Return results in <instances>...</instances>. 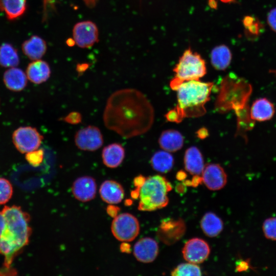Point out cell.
<instances>
[{
	"label": "cell",
	"mask_w": 276,
	"mask_h": 276,
	"mask_svg": "<svg viewBox=\"0 0 276 276\" xmlns=\"http://www.w3.org/2000/svg\"><path fill=\"white\" fill-rule=\"evenodd\" d=\"M103 119L108 129L129 139L150 129L154 121V110L141 91L133 88L121 89L107 99Z\"/></svg>",
	"instance_id": "cell-1"
},
{
	"label": "cell",
	"mask_w": 276,
	"mask_h": 276,
	"mask_svg": "<svg viewBox=\"0 0 276 276\" xmlns=\"http://www.w3.org/2000/svg\"><path fill=\"white\" fill-rule=\"evenodd\" d=\"M5 225L0 236V254L8 268L16 254L29 243L31 228L29 215L20 207L5 206L1 212Z\"/></svg>",
	"instance_id": "cell-2"
},
{
	"label": "cell",
	"mask_w": 276,
	"mask_h": 276,
	"mask_svg": "<svg viewBox=\"0 0 276 276\" xmlns=\"http://www.w3.org/2000/svg\"><path fill=\"white\" fill-rule=\"evenodd\" d=\"M212 82L192 80L181 83L177 91V105L166 117L169 121L180 122L185 118L203 116L206 110L204 105L209 101Z\"/></svg>",
	"instance_id": "cell-3"
},
{
	"label": "cell",
	"mask_w": 276,
	"mask_h": 276,
	"mask_svg": "<svg viewBox=\"0 0 276 276\" xmlns=\"http://www.w3.org/2000/svg\"><path fill=\"white\" fill-rule=\"evenodd\" d=\"M171 189V184L161 175L147 177L139 189L138 209L152 211L166 206L169 201L167 194Z\"/></svg>",
	"instance_id": "cell-4"
},
{
	"label": "cell",
	"mask_w": 276,
	"mask_h": 276,
	"mask_svg": "<svg viewBox=\"0 0 276 276\" xmlns=\"http://www.w3.org/2000/svg\"><path fill=\"white\" fill-rule=\"evenodd\" d=\"M174 78L171 80L170 86L175 89L181 83L192 80H199L206 73L205 62L196 52L189 49L180 57L173 69Z\"/></svg>",
	"instance_id": "cell-5"
},
{
	"label": "cell",
	"mask_w": 276,
	"mask_h": 276,
	"mask_svg": "<svg viewBox=\"0 0 276 276\" xmlns=\"http://www.w3.org/2000/svg\"><path fill=\"white\" fill-rule=\"evenodd\" d=\"M113 236L119 241H133L140 232L139 222L135 217L129 213H123L116 216L111 226Z\"/></svg>",
	"instance_id": "cell-6"
},
{
	"label": "cell",
	"mask_w": 276,
	"mask_h": 276,
	"mask_svg": "<svg viewBox=\"0 0 276 276\" xmlns=\"http://www.w3.org/2000/svg\"><path fill=\"white\" fill-rule=\"evenodd\" d=\"M43 138L36 128L30 126L20 127L12 134L13 144L21 153H27L38 149Z\"/></svg>",
	"instance_id": "cell-7"
},
{
	"label": "cell",
	"mask_w": 276,
	"mask_h": 276,
	"mask_svg": "<svg viewBox=\"0 0 276 276\" xmlns=\"http://www.w3.org/2000/svg\"><path fill=\"white\" fill-rule=\"evenodd\" d=\"M75 143L80 150L94 151L103 144V137L99 128L93 125L79 130L75 135Z\"/></svg>",
	"instance_id": "cell-8"
},
{
	"label": "cell",
	"mask_w": 276,
	"mask_h": 276,
	"mask_svg": "<svg viewBox=\"0 0 276 276\" xmlns=\"http://www.w3.org/2000/svg\"><path fill=\"white\" fill-rule=\"evenodd\" d=\"M74 43L79 47L88 48L98 40L97 26L91 21H84L76 24L73 28Z\"/></svg>",
	"instance_id": "cell-9"
},
{
	"label": "cell",
	"mask_w": 276,
	"mask_h": 276,
	"mask_svg": "<svg viewBox=\"0 0 276 276\" xmlns=\"http://www.w3.org/2000/svg\"><path fill=\"white\" fill-rule=\"evenodd\" d=\"M182 252L187 261L199 264L208 258L210 253V248L208 243L203 239L194 238L186 243Z\"/></svg>",
	"instance_id": "cell-10"
},
{
	"label": "cell",
	"mask_w": 276,
	"mask_h": 276,
	"mask_svg": "<svg viewBox=\"0 0 276 276\" xmlns=\"http://www.w3.org/2000/svg\"><path fill=\"white\" fill-rule=\"evenodd\" d=\"M201 175L202 181L211 190H220L227 182V175L224 169L217 164H209L204 166Z\"/></svg>",
	"instance_id": "cell-11"
},
{
	"label": "cell",
	"mask_w": 276,
	"mask_h": 276,
	"mask_svg": "<svg viewBox=\"0 0 276 276\" xmlns=\"http://www.w3.org/2000/svg\"><path fill=\"white\" fill-rule=\"evenodd\" d=\"M72 191L75 198L79 201H89L93 199L96 195V181L89 176L79 177L73 182Z\"/></svg>",
	"instance_id": "cell-12"
},
{
	"label": "cell",
	"mask_w": 276,
	"mask_h": 276,
	"mask_svg": "<svg viewBox=\"0 0 276 276\" xmlns=\"http://www.w3.org/2000/svg\"><path fill=\"white\" fill-rule=\"evenodd\" d=\"M158 245L153 239L145 237L139 240L134 246L133 254L139 261L148 263L153 262L158 254Z\"/></svg>",
	"instance_id": "cell-13"
},
{
	"label": "cell",
	"mask_w": 276,
	"mask_h": 276,
	"mask_svg": "<svg viewBox=\"0 0 276 276\" xmlns=\"http://www.w3.org/2000/svg\"><path fill=\"white\" fill-rule=\"evenodd\" d=\"M51 68L49 64L41 59L33 60L26 69L28 79L31 82L39 84L47 81L51 75Z\"/></svg>",
	"instance_id": "cell-14"
},
{
	"label": "cell",
	"mask_w": 276,
	"mask_h": 276,
	"mask_svg": "<svg viewBox=\"0 0 276 276\" xmlns=\"http://www.w3.org/2000/svg\"><path fill=\"white\" fill-rule=\"evenodd\" d=\"M99 193L102 199L110 204L120 203L124 196L122 186L112 180L104 181L100 186Z\"/></svg>",
	"instance_id": "cell-15"
},
{
	"label": "cell",
	"mask_w": 276,
	"mask_h": 276,
	"mask_svg": "<svg viewBox=\"0 0 276 276\" xmlns=\"http://www.w3.org/2000/svg\"><path fill=\"white\" fill-rule=\"evenodd\" d=\"M47 49L44 40L37 35H32L21 45L23 53L32 61L40 59L45 54Z\"/></svg>",
	"instance_id": "cell-16"
},
{
	"label": "cell",
	"mask_w": 276,
	"mask_h": 276,
	"mask_svg": "<svg viewBox=\"0 0 276 276\" xmlns=\"http://www.w3.org/2000/svg\"><path fill=\"white\" fill-rule=\"evenodd\" d=\"M184 165L186 170L192 175L199 176L204 167L202 153L196 146L188 148L184 155Z\"/></svg>",
	"instance_id": "cell-17"
},
{
	"label": "cell",
	"mask_w": 276,
	"mask_h": 276,
	"mask_svg": "<svg viewBox=\"0 0 276 276\" xmlns=\"http://www.w3.org/2000/svg\"><path fill=\"white\" fill-rule=\"evenodd\" d=\"M275 112L273 104L267 98L257 99L252 103L250 110V118L259 122L270 120Z\"/></svg>",
	"instance_id": "cell-18"
},
{
	"label": "cell",
	"mask_w": 276,
	"mask_h": 276,
	"mask_svg": "<svg viewBox=\"0 0 276 276\" xmlns=\"http://www.w3.org/2000/svg\"><path fill=\"white\" fill-rule=\"evenodd\" d=\"M27 79L26 74L16 67L9 68L3 76V81L6 87L13 91L23 90L27 84Z\"/></svg>",
	"instance_id": "cell-19"
},
{
	"label": "cell",
	"mask_w": 276,
	"mask_h": 276,
	"mask_svg": "<svg viewBox=\"0 0 276 276\" xmlns=\"http://www.w3.org/2000/svg\"><path fill=\"white\" fill-rule=\"evenodd\" d=\"M125 150L119 143L105 146L102 152L103 164L107 167L114 168L121 165L125 157Z\"/></svg>",
	"instance_id": "cell-20"
},
{
	"label": "cell",
	"mask_w": 276,
	"mask_h": 276,
	"mask_svg": "<svg viewBox=\"0 0 276 276\" xmlns=\"http://www.w3.org/2000/svg\"><path fill=\"white\" fill-rule=\"evenodd\" d=\"M183 137L180 132L174 129L164 130L160 135L159 145L162 149L169 152L180 150L183 146Z\"/></svg>",
	"instance_id": "cell-21"
},
{
	"label": "cell",
	"mask_w": 276,
	"mask_h": 276,
	"mask_svg": "<svg viewBox=\"0 0 276 276\" xmlns=\"http://www.w3.org/2000/svg\"><path fill=\"white\" fill-rule=\"evenodd\" d=\"M27 0H0V11L10 20L21 17L26 12Z\"/></svg>",
	"instance_id": "cell-22"
},
{
	"label": "cell",
	"mask_w": 276,
	"mask_h": 276,
	"mask_svg": "<svg viewBox=\"0 0 276 276\" xmlns=\"http://www.w3.org/2000/svg\"><path fill=\"white\" fill-rule=\"evenodd\" d=\"M200 226L206 236L214 237L221 232L223 224L222 220L215 214L208 212L202 218Z\"/></svg>",
	"instance_id": "cell-23"
},
{
	"label": "cell",
	"mask_w": 276,
	"mask_h": 276,
	"mask_svg": "<svg viewBox=\"0 0 276 276\" xmlns=\"http://www.w3.org/2000/svg\"><path fill=\"white\" fill-rule=\"evenodd\" d=\"M174 161L173 157L169 152L164 150H159L152 155L151 165L155 171L167 173L172 169Z\"/></svg>",
	"instance_id": "cell-24"
},
{
	"label": "cell",
	"mask_w": 276,
	"mask_h": 276,
	"mask_svg": "<svg viewBox=\"0 0 276 276\" xmlns=\"http://www.w3.org/2000/svg\"><path fill=\"white\" fill-rule=\"evenodd\" d=\"M232 60V54L229 49L222 45L215 48L211 56V63L218 70H224L229 65Z\"/></svg>",
	"instance_id": "cell-25"
},
{
	"label": "cell",
	"mask_w": 276,
	"mask_h": 276,
	"mask_svg": "<svg viewBox=\"0 0 276 276\" xmlns=\"http://www.w3.org/2000/svg\"><path fill=\"white\" fill-rule=\"evenodd\" d=\"M19 63L17 49L10 43L0 45V65L4 67H16Z\"/></svg>",
	"instance_id": "cell-26"
},
{
	"label": "cell",
	"mask_w": 276,
	"mask_h": 276,
	"mask_svg": "<svg viewBox=\"0 0 276 276\" xmlns=\"http://www.w3.org/2000/svg\"><path fill=\"white\" fill-rule=\"evenodd\" d=\"M171 274L173 276L200 275L201 271L196 264L189 262L178 265Z\"/></svg>",
	"instance_id": "cell-27"
},
{
	"label": "cell",
	"mask_w": 276,
	"mask_h": 276,
	"mask_svg": "<svg viewBox=\"0 0 276 276\" xmlns=\"http://www.w3.org/2000/svg\"><path fill=\"white\" fill-rule=\"evenodd\" d=\"M12 193L13 188L10 181L0 177V204L7 202L11 199Z\"/></svg>",
	"instance_id": "cell-28"
},
{
	"label": "cell",
	"mask_w": 276,
	"mask_h": 276,
	"mask_svg": "<svg viewBox=\"0 0 276 276\" xmlns=\"http://www.w3.org/2000/svg\"><path fill=\"white\" fill-rule=\"evenodd\" d=\"M262 230L267 239L276 240V217H271L265 220L262 225Z\"/></svg>",
	"instance_id": "cell-29"
},
{
	"label": "cell",
	"mask_w": 276,
	"mask_h": 276,
	"mask_svg": "<svg viewBox=\"0 0 276 276\" xmlns=\"http://www.w3.org/2000/svg\"><path fill=\"white\" fill-rule=\"evenodd\" d=\"M43 151L41 149L36 150L26 153V158L28 162L34 166H38L42 161Z\"/></svg>",
	"instance_id": "cell-30"
},
{
	"label": "cell",
	"mask_w": 276,
	"mask_h": 276,
	"mask_svg": "<svg viewBox=\"0 0 276 276\" xmlns=\"http://www.w3.org/2000/svg\"><path fill=\"white\" fill-rule=\"evenodd\" d=\"M243 24L246 29L251 34L257 35L260 31L259 23L251 16H246L243 19Z\"/></svg>",
	"instance_id": "cell-31"
},
{
	"label": "cell",
	"mask_w": 276,
	"mask_h": 276,
	"mask_svg": "<svg viewBox=\"0 0 276 276\" xmlns=\"http://www.w3.org/2000/svg\"><path fill=\"white\" fill-rule=\"evenodd\" d=\"M64 122L75 125L80 123L82 121L81 114L78 112H71L69 113L66 116L62 119Z\"/></svg>",
	"instance_id": "cell-32"
},
{
	"label": "cell",
	"mask_w": 276,
	"mask_h": 276,
	"mask_svg": "<svg viewBox=\"0 0 276 276\" xmlns=\"http://www.w3.org/2000/svg\"><path fill=\"white\" fill-rule=\"evenodd\" d=\"M267 21L271 29L276 32V7L269 12L267 16Z\"/></svg>",
	"instance_id": "cell-33"
},
{
	"label": "cell",
	"mask_w": 276,
	"mask_h": 276,
	"mask_svg": "<svg viewBox=\"0 0 276 276\" xmlns=\"http://www.w3.org/2000/svg\"><path fill=\"white\" fill-rule=\"evenodd\" d=\"M120 209L117 206L110 205L106 209L107 212L111 217L114 218L117 216Z\"/></svg>",
	"instance_id": "cell-34"
},
{
	"label": "cell",
	"mask_w": 276,
	"mask_h": 276,
	"mask_svg": "<svg viewBox=\"0 0 276 276\" xmlns=\"http://www.w3.org/2000/svg\"><path fill=\"white\" fill-rule=\"evenodd\" d=\"M145 179L146 178L142 175H139L136 177L133 180L134 186L137 187V188H140L145 181Z\"/></svg>",
	"instance_id": "cell-35"
},
{
	"label": "cell",
	"mask_w": 276,
	"mask_h": 276,
	"mask_svg": "<svg viewBox=\"0 0 276 276\" xmlns=\"http://www.w3.org/2000/svg\"><path fill=\"white\" fill-rule=\"evenodd\" d=\"M120 249L122 252L129 253L130 252V246L127 243H124L121 245Z\"/></svg>",
	"instance_id": "cell-36"
},
{
	"label": "cell",
	"mask_w": 276,
	"mask_h": 276,
	"mask_svg": "<svg viewBox=\"0 0 276 276\" xmlns=\"http://www.w3.org/2000/svg\"><path fill=\"white\" fill-rule=\"evenodd\" d=\"M5 225V219L0 212V236L2 234Z\"/></svg>",
	"instance_id": "cell-37"
},
{
	"label": "cell",
	"mask_w": 276,
	"mask_h": 276,
	"mask_svg": "<svg viewBox=\"0 0 276 276\" xmlns=\"http://www.w3.org/2000/svg\"><path fill=\"white\" fill-rule=\"evenodd\" d=\"M198 136L200 138H204L208 135V131L205 129H201L198 132Z\"/></svg>",
	"instance_id": "cell-38"
},
{
	"label": "cell",
	"mask_w": 276,
	"mask_h": 276,
	"mask_svg": "<svg viewBox=\"0 0 276 276\" xmlns=\"http://www.w3.org/2000/svg\"><path fill=\"white\" fill-rule=\"evenodd\" d=\"M177 176H177V178L179 180H182L183 179V178H185V176H186V174L184 173L183 172H182V171H180L178 174H177Z\"/></svg>",
	"instance_id": "cell-39"
},
{
	"label": "cell",
	"mask_w": 276,
	"mask_h": 276,
	"mask_svg": "<svg viewBox=\"0 0 276 276\" xmlns=\"http://www.w3.org/2000/svg\"><path fill=\"white\" fill-rule=\"evenodd\" d=\"M212 4V5H211L210 6L212 8H214V7L216 6V3L215 0H213L212 1H211L210 0H209V4Z\"/></svg>",
	"instance_id": "cell-40"
},
{
	"label": "cell",
	"mask_w": 276,
	"mask_h": 276,
	"mask_svg": "<svg viewBox=\"0 0 276 276\" xmlns=\"http://www.w3.org/2000/svg\"><path fill=\"white\" fill-rule=\"evenodd\" d=\"M221 2L223 3H229L232 2L233 0H220Z\"/></svg>",
	"instance_id": "cell-41"
}]
</instances>
